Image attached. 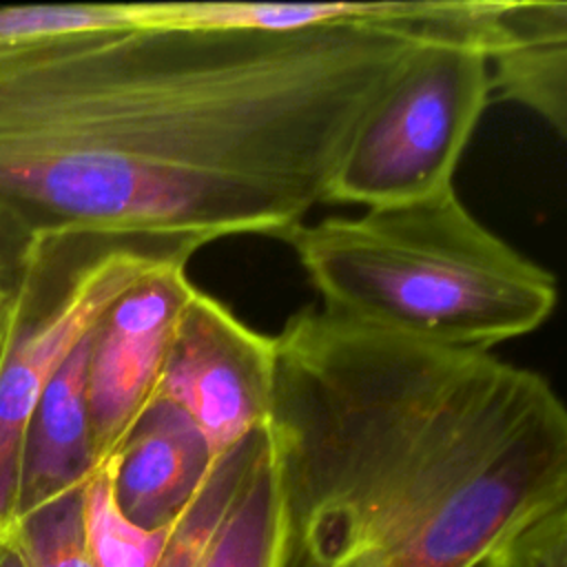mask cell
Wrapping results in <instances>:
<instances>
[{"label": "cell", "mask_w": 567, "mask_h": 567, "mask_svg": "<svg viewBox=\"0 0 567 567\" xmlns=\"http://www.w3.org/2000/svg\"><path fill=\"white\" fill-rule=\"evenodd\" d=\"M124 27L0 53V219L27 235L286 239L427 40L465 27Z\"/></svg>", "instance_id": "6da1fadb"}, {"label": "cell", "mask_w": 567, "mask_h": 567, "mask_svg": "<svg viewBox=\"0 0 567 567\" xmlns=\"http://www.w3.org/2000/svg\"><path fill=\"white\" fill-rule=\"evenodd\" d=\"M272 341L266 567H478L567 505V412L538 372L312 308Z\"/></svg>", "instance_id": "7a4b0ae2"}, {"label": "cell", "mask_w": 567, "mask_h": 567, "mask_svg": "<svg viewBox=\"0 0 567 567\" xmlns=\"http://www.w3.org/2000/svg\"><path fill=\"white\" fill-rule=\"evenodd\" d=\"M284 241L326 315L419 343L489 352L558 303L554 272L485 228L454 188L301 224Z\"/></svg>", "instance_id": "3957f363"}, {"label": "cell", "mask_w": 567, "mask_h": 567, "mask_svg": "<svg viewBox=\"0 0 567 567\" xmlns=\"http://www.w3.org/2000/svg\"><path fill=\"white\" fill-rule=\"evenodd\" d=\"M199 248L193 239L162 235L49 239L0 365V538L18 518L27 427L51 377L126 290L157 270L186 266Z\"/></svg>", "instance_id": "277c9868"}, {"label": "cell", "mask_w": 567, "mask_h": 567, "mask_svg": "<svg viewBox=\"0 0 567 567\" xmlns=\"http://www.w3.org/2000/svg\"><path fill=\"white\" fill-rule=\"evenodd\" d=\"M478 11L481 0L467 27L414 51L352 135L326 202L372 208L454 188V171L492 93Z\"/></svg>", "instance_id": "5b68a950"}, {"label": "cell", "mask_w": 567, "mask_h": 567, "mask_svg": "<svg viewBox=\"0 0 567 567\" xmlns=\"http://www.w3.org/2000/svg\"><path fill=\"white\" fill-rule=\"evenodd\" d=\"M272 363V337L193 288L173 328L157 396L184 410L219 458L264 427Z\"/></svg>", "instance_id": "8992f818"}, {"label": "cell", "mask_w": 567, "mask_h": 567, "mask_svg": "<svg viewBox=\"0 0 567 567\" xmlns=\"http://www.w3.org/2000/svg\"><path fill=\"white\" fill-rule=\"evenodd\" d=\"M193 288L186 266H168L126 290L95 326L86 365L95 467L117 456L157 399L173 328Z\"/></svg>", "instance_id": "52a82bcc"}, {"label": "cell", "mask_w": 567, "mask_h": 567, "mask_svg": "<svg viewBox=\"0 0 567 567\" xmlns=\"http://www.w3.org/2000/svg\"><path fill=\"white\" fill-rule=\"evenodd\" d=\"M478 42L501 100L567 133V2L481 0Z\"/></svg>", "instance_id": "ba28073f"}, {"label": "cell", "mask_w": 567, "mask_h": 567, "mask_svg": "<svg viewBox=\"0 0 567 567\" xmlns=\"http://www.w3.org/2000/svg\"><path fill=\"white\" fill-rule=\"evenodd\" d=\"M213 454L190 416L157 396L113 458L120 509L137 525H173L195 498Z\"/></svg>", "instance_id": "9c48e42d"}, {"label": "cell", "mask_w": 567, "mask_h": 567, "mask_svg": "<svg viewBox=\"0 0 567 567\" xmlns=\"http://www.w3.org/2000/svg\"><path fill=\"white\" fill-rule=\"evenodd\" d=\"M91 334L82 339V343L51 377L29 421L22 454L18 516L84 487V483L97 470L91 447L86 408Z\"/></svg>", "instance_id": "30bf717a"}, {"label": "cell", "mask_w": 567, "mask_h": 567, "mask_svg": "<svg viewBox=\"0 0 567 567\" xmlns=\"http://www.w3.org/2000/svg\"><path fill=\"white\" fill-rule=\"evenodd\" d=\"M465 0L414 2H128L135 24L241 31H301L341 22H432Z\"/></svg>", "instance_id": "8fae6325"}, {"label": "cell", "mask_w": 567, "mask_h": 567, "mask_svg": "<svg viewBox=\"0 0 567 567\" xmlns=\"http://www.w3.org/2000/svg\"><path fill=\"white\" fill-rule=\"evenodd\" d=\"M259 430L213 461L202 487L173 523L155 567H204L215 536L239 492Z\"/></svg>", "instance_id": "7c38bea8"}, {"label": "cell", "mask_w": 567, "mask_h": 567, "mask_svg": "<svg viewBox=\"0 0 567 567\" xmlns=\"http://www.w3.org/2000/svg\"><path fill=\"white\" fill-rule=\"evenodd\" d=\"M82 529L95 567H155L173 525L146 529L120 509L111 461L84 483Z\"/></svg>", "instance_id": "4fadbf2b"}, {"label": "cell", "mask_w": 567, "mask_h": 567, "mask_svg": "<svg viewBox=\"0 0 567 567\" xmlns=\"http://www.w3.org/2000/svg\"><path fill=\"white\" fill-rule=\"evenodd\" d=\"M272 534V478L264 427L239 492L215 536L204 567H266Z\"/></svg>", "instance_id": "5bb4252c"}, {"label": "cell", "mask_w": 567, "mask_h": 567, "mask_svg": "<svg viewBox=\"0 0 567 567\" xmlns=\"http://www.w3.org/2000/svg\"><path fill=\"white\" fill-rule=\"evenodd\" d=\"M82 489L18 516L11 534L27 567H95L84 543Z\"/></svg>", "instance_id": "9a60e30c"}, {"label": "cell", "mask_w": 567, "mask_h": 567, "mask_svg": "<svg viewBox=\"0 0 567 567\" xmlns=\"http://www.w3.org/2000/svg\"><path fill=\"white\" fill-rule=\"evenodd\" d=\"M133 24L128 2L0 7V53L31 42Z\"/></svg>", "instance_id": "2e32d148"}, {"label": "cell", "mask_w": 567, "mask_h": 567, "mask_svg": "<svg viewBox=\"0 0 567 567\" xmlns=\"http://www.w3.org/2000/svg\"><path fill=\"white\" fill-rule=\"evenodd\" d=\"M478 567H567V505L509 534Z\"/></svg>", "instance_id": "e0dca14e"}, {"label": "cell", "mask_w": 567, "mask_h": 567, "mask_svg": "<svg viewBox=\"0 0 567 567\" xmlns=\"http://www.w3.org/2000/svg\"><path fill=\"white\" fill-rule=\"evenodd\" d=\"M49 246V237L35 235L29 239L22 272L16 284H0V365L4 361L9 341L13 337V330L29 303V297L33 292L40 266L44 261V252Z\"/></svg>", "instance_id": "ac0fdd59"}, {"label": "cell", "mask_w": 567, "mask_h": 567, "mask_svg": "<svg viewBox=\"0 0 567 567\" xmlns=\"http://www.w3.org/2000/svg\"><path fill=\"white\" fill-rule=\"evenodd\" d=\"M29 239L31 237H27V233L0 219V284L18 281Z\"/></svg>", "instance_id": "d6986e66"}, {"label": "cell", "mask_w": 567, "mask_h": 567, "mask_svg": "<svg viewBox=\"0 0 567 567\" xmlns=\"http://www.w3.org/2000/svg\"><path fill=\"white\" fill-rule=\"evenodd\" d=\"M0 567H27L24 556H22L11 529H9V534H4L0 538Z\"/></svg>", "instance_id": "ffe728a7"}]
</instances>
